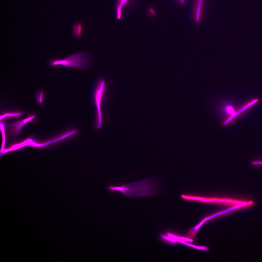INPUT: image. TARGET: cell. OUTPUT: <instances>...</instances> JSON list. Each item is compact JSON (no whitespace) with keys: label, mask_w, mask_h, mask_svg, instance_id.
Wrapping results in <instances>:
<instances>
[{"label":"cell","mask_w":262,"mask_h":262,"mask_svg":"<svg viewBox=\"0 0 262 262\" xmlns=\"http://www.w3.org/2000/svg\"><path fill=\"white\" fill-rule=\"evenodd\" d=\"M42 92H40L38 96V100L40 103H41L42 100Z\"/></svg>","instance_id":"cell-9"},{"label":"cell","mask_w":262,"mask_h":262,"mask_svg":"<svg viewBox=\"0 0 262 262\" xmlns=\"http://www.w3.org/2000/svg\"><path fill=\"white\" fill-rule=\"evenodd\" d=\"M35 116H31L27 119L11 124V125L14 126V131L16 132V133L17 134L19 133L25 124L30 120L34 118Z\"/></svg>","instance_id":"cell-5"},{"label":"cell","mask_w":262,"mask_h":262,"mask_svg":"<svg viewBox=\"0 0 262 262\" xmlns=\"http://www.w3.org/2000/svg\"><path fill=\"white\" fill-rule=\"evenodd\" d=\"M205 0H194L192 17L195 22L198 23L201 19Z\"/></svg>","instance_id":"cell-4"},{"label":"cell","mask_w":262,"mask_h":262,"mask_svg":"<svg viewBox=\"0 0 262 262\" xmlns=\"http://www.w3.org/2000/svg\"><path fill=\"white\" fill-rule=\"evenodd\" d=\"M105 82L104 80H100L98 82L95 91V101L97 107V126L99 128L102 122V117L101 104L105 88Z\"/></svg>","instance_id":"cell-3"},{"label":"cell","mask_w":262,"mask_h":262,"mask_svg":"<svg viewBox=\"0 0 262 262\" xmlns=\"http://www.w3.org/2000/svg\"><path fill=\"white\" fill-rule=\"evenodd\" d=\"M177 1L182 4L184 3V0H177Z\"/></svg>","instance_id":"cell-11"},{"label":"cell","mask_w":262,"mask_h":262,"mask_svg":"<svg viewBox=\"0 0 262 262\" xmlns=\"http://www.w3.org/2000/svg\"><path fill=\"white\" fill-rule=\"evenodd\" d=\"M22 115V114L21 113H7L0 116V120L6 116H17L21 115Z\"/></svg>","instance_id":"cell-7"},{"label":"cell","mask_w":262,"mask_h":262,"mask_svg":"<svg viewBox=\"0 0 262 262\" xmlns=\"http://www.w3.org/2000/svg\"><path fill=\"white\" fill-rule=\"evenodd\" d=\"M91 62V55L87 52H83L72 55L64 59L53 60L50 64L53 66L60 65L84 69L89 67Z\"/></svg>","instance_id":"cell-2"},{"label":"cell","mask_w":262,"mask_h":262,"mask_svg":"<svg viewBox=\"0 0 262 262\" xmlns=\"http://www.w3.org/2000/svg\"><path fill=\"white\" fill-rule=\"evenodd\" d=\"M107 188L110 193L119 192L127 196L135 198L156 195L160 192L162 188L159 179L151 176L121 185L111 184Z\"/></svg>","instance_id":"cell-1"},{"label":"cell","mask_w":262,"mask_h":262,"mask_svg":"<svg viewBox=\"0 0 262 262\" xmlns=\"http://www.w3.org/2000/svg\"><path fill=\"white\" fill-rule=\"evenodd\" d=\"M1 124H2V130H1L2 131V133L3 134H2V136H3V142H2V150H3L4 149V144H5V138L4 131V125L2 123Z\"/></svg>","instance_id":"cell-8"},{"label":"cell","mask_w":262,"mask_h":262,"mask_svg":"<svg viewBox=\"0 0 262 262\" xmlns=\"http://www.w3.org/2000/svg\"><path fill=\"white\" fill-rule=\"evenodd\" d=\"M82 24L80 22H77L73 25L72 28L73 33L75 37H79L82 34Z\"/></svg>","instance_id":"cell-6"},{"label":"cell","mask_w":262,"mask_h":262,"mask_svg":"<svg viewBox=\"0 0 262 262\" xmlns=\"http://www.w3.org/2000/svg\"><path fill=\"white\" fill-rule=\"evenodd\" d=\"M227 110L229 113L233 114L234 113L233 109L231 107H229L228 108H227Z\"/></svg>","instance_id":"cell-10"}]
</instances>
